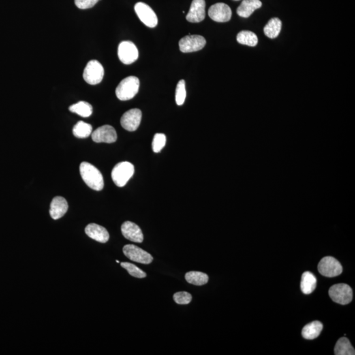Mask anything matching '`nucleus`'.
Segmentation results:
<instances>
[{
  "label": "nucleus",
  "mask_w": 355,
  "mask_h": 355,
  "mask_svg": "<svg viewBox=\"0 0 355 355\" xmlns=\"http://www.w3.org/2000/svg\"><path fill=\"white\" fill-rule=\"evenodd\" d=\"M121 232L126 239L136 243L144 241V235L140 227L131 221H127L121 226Z\"/></svg>",
  "instance_id": "15"
},
{
  "label": "nucleus",
  "mask_w": 355,
  "mask_h": 355,
  "mask_svg": "<svg viewBox=\"0 0 355 355\" xmlns=\"http://www.w3.org/2000/svg\"><path fill=\"white\" fill-rule=\"evenodd\" d=\"M103 76L104 69L98 61L91 60L88 62L83 73V78L88 84L96 85L102 81Z\"/></svg>",
  "instance_id": "4"
},
{
  "label": "nucleus",
  "mask_w": 355,
  "mask_h": 355,
  "mask_svg": "<svg viewBox=\"0 0 355 355\" xmlns=\"http://www.w3.org/2000/svg\"><path fill=\"white\" fill-rule=\"evenodd\" d=\"M142 113L139 109H131L122 116L121 124L123 129L128 131H136L142 121Z\"/></svg>",
  "instance_id": "11"
},
{
  "label": "nucleus",
  "mask_w": 355,
  "mask_h": 355,
  "mask_svg": "<svg viewBox=\"0 0 355 355\" xmlns=\"http://www.w3.org/2000/svg\"><path fill=\"white\" fill-rule=\"evenodd\" d=\"M334 352L336 355H355V349L347 337H341L336 343Z\"/></svg>",
  "instance_id": "22"
},
{
  "label": "nucleus",
  "mask_w": 355,
  "mask_h": 355,
  "mask_svg": "<svg viewBox=\"0 0 355 355\" xmlns=\"http://www.w3.org/2000/svg\"><path fill=\"white\" fill-rule=\"evenodd\" d=\"M69 110L71 112L78 114L82 117L86 118L91 116L93 112V108L89 103L81 101L69 107Z\"/></svg>",
  "instance_id": "23"
},
{
  "label": "nucleus",
  "mask_w": 355,
  "mask_h": 355,
  "mask_svg": "<svg viewBox=\"0 0 355 355\" xmlns=\"http://www.w3.org/2000/svg\"><path fill=\"white\" fill-rule=\"evenodd\" d=\"M99 0H75V5L80 9L92 8Z\"/></svg>",
  "instance_id": "31"
},
{
  "label": "nucleus",
  "mask_w": 355,
  "mask_h": 355,
  "mask_svg": "<svg viewBox=\"0 0 355 355\" xmlns=\"http://www.w3.org/2000/svg\"><path fill=\"white\" fill-rule=\"evenodd\" d=\"M323 325L319 321H314L304 327L302 330V337L306 339H314L318 337L322 332Z\"/></svg>",
  "instance_id": "20"
},
{
  "label": "nucleus",
  "mask_w": 355,
  "mask_h": 355,
  "mask_svg": "<svg viewBox=\"0 0 355 355\" xmlns=\"http://www.w3.org/2000/svg\"><path fill=\"white\" fill-rule=\"evenodd\" d=\"M92 127L84 121H79L73 127V133L78 138H86L92 134Z\"/></svg>",
  "instance_id": "24"
},
{
  "label": "nucleus",
  "mask_w": 355,
  "mask_h": 355,
  "mask_svg": "<svg viewBox=\"0 0 355 355\" xmlns=\"http://www.w3.org/2000/svg\"><path fill=\"white\" fill-rule=\"evenodd\" d=\"M261 6L262 2L260 0H243L237 9V13L241 18H248Z\"/></svg>",
  "instance_id": "18"
},
{
  "label": "nucleus",
  "mask_w": 355,
  "mask_h": 355,
  "mask_svg": "<svg viewBox=\"0 0 355 355\" xmlns=\"http://www.w3.org/2000/svg\"><path fill=\"white\" fill-rule=\"evenodd\" d=\"M85 232L88 237L99 243H106L110 240V234L104 227L92 223L85 228Z\"/></svg>",
  "instance_id": "16"
},
{
  "label": "nucleus",
  "mask_w": 355,
  "mask_h": 355,
  "mask_svg": "<svg viewBox=\"0 0 355 355\" xmlns=\"http://www.w3.org/2000/svg\"><path fill=\"white\" fill-rule=\"evenodd\" d=\"M121 265L122 267L127 270L129 272L130 275L134 276L135 278H138V279H144L147 276L146 272L143 271L140 268H139L138 266L134 265V264H131L129 262H121Z\"/></svg>",
  "instance_id": "27"
},
{
  "label": "nucleus",
  "mask_w": 355,
  "mask_h": 355,
  "mask_svg": "<svg viewBox=\"0 0 355 355\" xmlns=\"http://www.w3.org/2000/svg\"><path fill=\"white\" fill-rule=\"evenodd\" d=\"M173 299L178 305H187L191 301L192 296L187 292H180L174 295Z\"/></svg>",
  "instance_id": "30"
},
{
  "label": "nucleus",
  "mask_w": 355,
  "mask_h": 355,
  "mask_svg": "<svg viewBox=\"0 0 355 355\" xmlns=\"http://www.w3.org/2000/svg\"><path fill=\"white\" fill-rule=\"evenodd\" d=\"M317 278L311 272H304L300 281L302 292L305 295L311 294L317 287Z\"/></svg>",
  "instance_id": "19"
},
{
  "label": "nucleus",
  "mask_w": 355,
  "mask_h": 355,
  "mask_svg": "<svg viewBox=\"0 0 355 355\" xmlns=\"http://www.w3.org/2000/svg\"><path fill=\"white\" fill-rule=\"evenodd\" d=\"M235 1H239V0H235Z\"/></svg>",
  "instance_id": "32"
},
{
  "label": "nucleus",
  "mask_w": 355,
  "mask_h": 355,
  "mask_svg": "<svg viewBox=\"0 0 355 355\" xmlns=\"http://www.w3.org/2000/svg\"><path fill=\"white\" fill-rule=\"evenodd\" d=\"M134 10L141 21L148 27L154 28L157 25L158 19L155 11L146 3L138 2L135 5Z\"/></svg>",
  "instance_id": "8"
},
{
  "label": "nucleus",
  "mask_w": 355,
  "mask_h": 355,
  "mask_svg": "<svg viewBox=\"0 0 355 355\" xmlns=\"http://www.w3.org/2000/svg\"><path fill=\"white\" fill-rule=\"evenodd\" d=\"M185 279L189 283L195 285H204L208 281V276L201 272H189L186 274Z\"/></svg>",
  "instance_id": "26"
},
{
  "label": "nucleus",
  "mask_w": 355,
  "mask_h": 355,
  "mask_svg": "<svg viewBox=\"0 0 355 355\" xmlns=\"http://www.w3.org/2000/svg\"><path fill=\"white\" fill-rule=\"evenodd\" d=\"M187 97V90H186L185 80H181L178 82L176 88L175 99L176 104L182 105Z\"/></svg>",
  "instance_id": "28"
},
{
  "label": "nucleus",
  "mask_w": 355,
  "mask_h": 355,
  "mask_svg": "<svg viewBox=\"0 0 355 355\" xmlns=\"http://www.w3.org/2000/svg\"><path fill=\"white\" fill-rule=\"evenodd\" d=\"M140 80L136 76H130L123 79L116 88V95L121 101L132 99L138 93Z\"/></svg>",
  "instance_id": "2"
},
{
  "label": "nucleus",
  "mask_w": 355,
  "mask_h": 355,
  "mask_svg": "<svg viewBox=\"0 0 355 355\" xmlns=\"http://www.w3.org/2000/svg\"><path fill=\"white\" fill-rule=\"evenodd\" d=\"M92 138L96 143L112 144L116 142L117 134L115 129L110 125H103L92 131Z\"/></svg>",
  "instance_id": "12"
},
{
  "label": "nucleus",
  "mask_w": 355,
  "mask_h": 355,
  "mask_svg": "<svg viewBox=\"0 0 355 355\" xmlns=\"http://www.w3.org/2000/svg\"><path fill=\"white\" fill-rule=\"evenodd\" d=\"M237 41L240 44L254 47L258 44V37L253 32L243 31L237 35Z\"/></svg>",
  "instance_id": "25"
},
{
  "label": "nucleus",
  "mask_w": 355,
  "mask_h": 355,
  "mask_svg": "<svg viewBox=\"0 0 355 355\" xmlns=\"http://www.w3.org/2000/svg\"><path fill=\"white\" fill-rule=\"evenodd\" d=\"M232 10L226 3H217L208 9V16L218 22H228L232 18Z\"/></svg>",
  "instance_id": "13"
},
{
  "label": "nucleus",
  "mask_w": 355,
  "mask_h": 355,
  "mask_svg": "<svg viewBox=\"0 0 355 355\" xmlns=\"http://www.w3.org/2000/svg\"><path fill=\"white\" fill-rule=\"evenodd\" d=\"M329 296L334 302L340 305H347L353 300V290L349 285L338 283L329 289Z\"/></svg>",
  "instance_id": "5"
},
{
  "label": "nucleus",
  "mask_w": 355,
  "mask_h": 355,
  "mask_svg": "<svg viewBox=\"0 0 355 355\" xmlns=\"http://www.w3.org/2000/svg\"><path fill=\"white\" fill-rule=\"evenodd\" d=\"M167 138L164 134L157 133L154 136L152 142V149L155 153H159L164 148L166 144Z\"/></svg>",
  "instance_id": "29"
},
{
  "label": "nucleus",
  "mask_w": 355,
  "mask_h": 355,
  "mask_svg": "<svg viewBox=\"0 0 355 355\" xmlns=\"http://www.w3.org/2000/svg\"><path fill=\"white\" fill-rule=\"evenodd\" d=\"M134 174V167L128 161L116 164L112 169V178L116 187H124Z\"/></svg>",
  "instance_id": "3"
},
{
  "label": "nucleus",
  "mask_w": 355,
  "mask_h": 355,
  "mask_svg": "<svg viewBox=\"0 0 355 355\" xmlns=\"http://www.w3.org/2000/svg\"><path fill=\"white\" fill-rule=\"evenodd\" d=\"M206 6L205 0H193L187 16V21L197 23L204 20L206 18Z\"/></svg>",
  "instance_id": "14"
},
{
  "label": "nucleus",
  "mask_w": 355,
  "mask_h": 355,
  "mask_svg": "<svg viewBox=\"0 0 355 355\" xmlns=\"http://www.w3.org/2000/svg\"><path fill=\"white\" fill-rule=\"evenodd\" d=\"M318 269L322 276L328 278L336 277L343 272L341 263L332 257H324L319 262Z\"/></svg>",
  "instance_id": "6"
},
{
  "label": "nucleus",
  "mask_w": 355,
  "mask_h": 355,
  "mask_svg": "<svg viewBox=\"0 0 355 355\" xmlns=\"http://www.w3.org/2000/svg\"><path fill=\"white\" fill-rule=\"evenodd\" d=\"M68 208V203L64 197H54L50 205V216L54 220L61 219L67 213Z\"/></svg>",
  "instance_id": "17"
},
{
  "label": "nucleus",
  "mask_w": 355,
  "mask_h": 355,
  "mask_svg": "<svg viewBox=\"0 0 355 355\" xmlns=\"http://www.w3.org/2000/svg\"><path fill=\"white\" fill-rule=\"evenodd\" d=\"M118 56L122 63L125 65H131L138 59V48L131 41H123L118 45Z\"/></svg>",
  "instance_id": "7"
},
{
  "label": "nucleus",
  "mask_w": 355,
  "mask_h": 355,
  "mask_svg": "<svg viewBox=\"0 0 355 355\" xmlns=\"http://www.w3.org/2000/svg\"><path fill=\"white\" fill-rule=\"evenodd\" d=\"M281 29V21L279 18H272L264 28V35L270 38L279 37Z\"/></svg>",
  "instance_id": "21"
},
{
  "label": "nucleus",
  "mask_w": 355,
  "mask_h": 355,
  "mask_svg": "<svg viewBox=\"0 0 355 355\" xmlns=\"http://www.w3.org/2000/svg\"><path fill=\"white\" fill-rule=\"evenodd\" d=\"M206 44V39L202 36L188 35L180 39L179 48L182 52L191 53L202 50Z\"/></svg>",
  "instance_id": "10"
},
{
  "label": "nucleus",
  "mask_w": 355,
  "mask_h": 355,
  "mask_svg": "<svg viewBox=\"0 0 355 355\" xmlns=\"http://www.w3.org/2000/svg\"><path fill=\"white\" fill-rule=\"evenodd\" d=\"M123 253L130 260L141 264H149L153 260V257L147 251L131 244L126 245L123 247Z\"/></svg>",
  "instance_id": "9"
},
{
  "label": "nucleus",
  "mask_w": 355,
  "mask_h": 355,
  "mask_svg": "<svg viewBox=\"0 0 355 355\" xmlns=\"http://www.w3.org/2000/svg\"><path fill=\"white\" fill-rule=\"evenodd\" d=\"M80 175L86 185L95 191L102 190L104 180L100 171L90 163L82 162L80 165Z\"/></svg>",
  "instance_id": "1"
}]
</instances>
